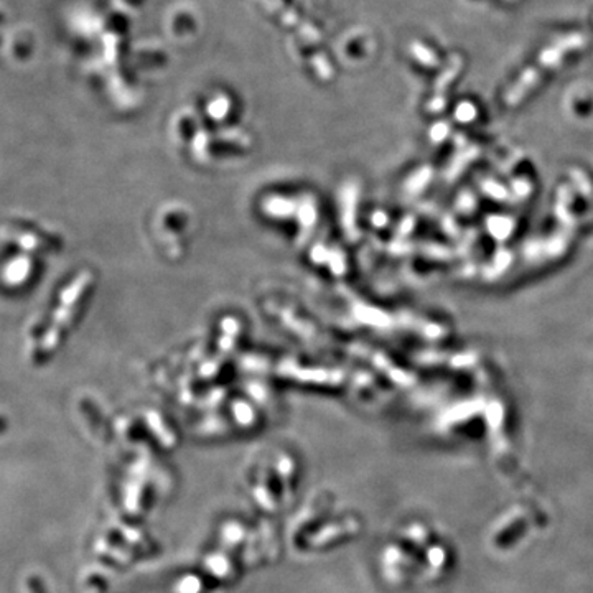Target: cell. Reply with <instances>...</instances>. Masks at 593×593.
Wrapping results in <instances>:
<instances>
[{"label":"cell","mask_w":593,"mask_h":593,"mask_svg":"<svg viewBox=\"0 0 593 593\" xmlns=\"http://www.w3.org/2000/svg\"><path fill=\"white\" fill-rule=\"evenodd\" d=\"M587 44V37L583 33L573 32L568 35H563V37L557 38L556 42L544 49V52L539 54L537 61L532 64L531 68L526 69L522 73V76L519 78V81L514 84L511 91L508 92V102H516L521 99L524 94H526L529 89H531L534 84L539 81V78L542 74H546L549 69L557 68L565 56H568L572 52H577V49L583 48Z\"/></svg>","instance_id":"6da1fadb"}]
</instances>
